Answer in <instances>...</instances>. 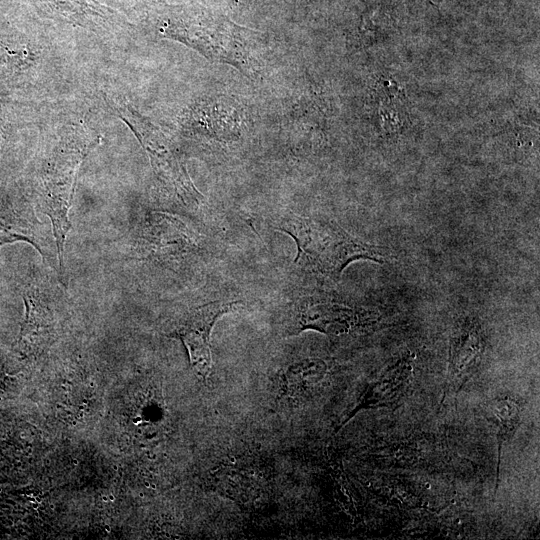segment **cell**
<instances>
[{
	"label": "cell",
	"mask_w": 540,
	"mask_h": 540,
	"mask_svg": "<svg viewBox=\"0 0 540 540\" xmlns=\"http://www.w3.org/2000/svg\"><path fill=\"white\" fill-rule=\"evenodd\" d=\"M272 227L295 241L298 250L295 264L334 282L353 261L387 263L392 258L387 249L363 242L323 217L287 212L277 216Z\"/></svg>",
	"instance_id": "obj_1"
},
{
	"label": "cell",
	"mask_w": 540,
	"mask_h": 540,
	"mask_svg": "<svg viewBox=\"0 0 540 540\" xmlns=\"http://www.w3.org/2000/svg\"><path fill=\"white\" fill-rule=\"evenodd\" d=\"M188 20L178 29L183 38L205 57L232 65L248 75L256 73L258 63L253 52V30L205 11Z\"/></svg>",
	"instance_id": "obj_2"
},
{
	"label": "cell",
	"mask_w": 540,
	"mask_h": 540,
	"mask_svg": "<svg viewBox=\"0 0 540 540\" xmlns=\"http://www.w3.org/2000/svg\"><path fill=\"white\" fill-rule=\"evenodd\" d=\"M378 319L376 311L349 306L317 295H306L287 305L284 332L297 335L306 330H314L339 336L370 326Z\"/></svg>",
	"instance_id": "obj_3"
},
{
	"label": "cell",
	"mask_w": 540,
	"mask_h": 540,
	"mask_svg": "<svg viewBox=\"0 0 540 540\" xmlns=\"http://www.w3.org/2000/svg\"><path fill=\"white\" fill-rule=\"evenodd\" d=\"M236 304V301H215L194 307L174 331L185 345L191 365L202 377H207L212 367L211 331L216 321Z\"/></svg>",
	"instance_id": "obj_4"
},
{
	"label": "cell",
	"mask_w": 540,
	"mask_h": 540,
	"mask_svg": "<svg viewBox=\"0 0 540 540\" xmlns=\"http://www.w3.org/2000/svg\"><path fill=\"white\" fill-rule=\"evenodd\" d=\"M414 358L412 353L406 352L387 365L377 378L369 383L359 402L340 422L335 433L361 411L399 405L406 397L413 381Z\"/></svg>",
	"instance_id": "obj_5"
},
{
	"label": "cell",
	"mask_w": 540,
	"mask_h": 540,
	"mask_svg": "<svg viewBox=\"0 0 540 540\" xmlns=\"http://www.w3.org/2000/svg\"><path fill=\"white\" fill-rule=\"evenodd\" d=\"M485 347L479 323L470 318L460 320L449 338L445 395L457 396L477 368Z\"/></svg>",
	"instance_id": "obj_6"
},
{
	"label": "cell",
	"mask_w": 540,
	"mask_h": 540,
	"mask_svg": "<svg viewBox=\"0 0 540 540\" xmlns=\"http://www.w3.org/2000/svg\"><path fill=\"white\" fill-rule=\"evenodd\" d=\"M29 205L0 192V247L14 242L31 244L43 258L52 255L51 241Z\"/></svg>",
	"instance_id": "obj_7"
},
{
	"label": "cell",
	"mask_w": 540,
	"mask_h": 540,
	"mask_svg": "<svg viewBox=\"0 0 540 540\" xmlns=\"http://www.w3.org/2000/svg\"><path fill=\"white\" fill-rule=\"evenodd\" d=\"M521 406L518 400L510 395H501L489 405V416L495 429L497 440V468L494 495L499 485V474L502 448L516 433L521 422Z\"/></svg>",
	"instance_id": "obj_8"
},
{
	"label": "cell",
	"mask_w": 540,
	"mask_h": 540,
	"mask_svg": "<svg viewBox=\"0 0 540 540\" xmlns=\"http://www.w3.org/2000/svg\"><path fill=\"white\" fill-rule=\"evenodd\" d=\"M43 462H44L45 465H49V464H50V461H49L48 459H44Z\"/></svg>",
	"instance_id": "obj_9"
},
{
	"label": "cell",
	"mask_w": 540,
	"mask_h": 540,
	"mask_svg": "<svg viewBox=\"0 0 540 540\" xmlns=\"http://www.w3.org/2000/svg\"><path fill=\"white\" fill-rule=\"evenodd\" d=\"M72 464H73V465H77V464H78V460H77V459H73V460H72Z\"/></svg>",
	"instance_id": "obj_10"
},
{
	"label": "cell",
	"mask_w": 540,
	"mask_h": 540,
	"mask_svg": "<svg viewBox=\"0 0 540 540\" xmlns=\"http://www.w3.org/2000/svg\"><path fill=\"white\" fill-rule=\"evenodd\" d=\"M89 386L92 388V387H95V383L94 382H90L89 383Z\"/></svg>",
	"instance_id": "obj_11"
},
{
	"label": "cell",
	"mask_w": 540,
	"mask_h": 540,
	"mask_svg": "<svg viewBox=\"0 0 540 540\" xmlns=\"http://www.w3.org/2000/svg\"><path fill=\"white\" fill-rule=\"evenodd\" d=\"M112 468H113L114 470H118V466H117V465H113Z\"/></svg>",
	"instance_id": "obj_12"
}]
</instances>
